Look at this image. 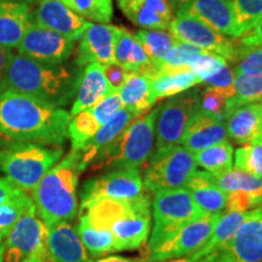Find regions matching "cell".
<instances>
[{"label":"cell","mask_w":262,"mask_h":262,"mask_svg":"<svg viewBox=\"0 0 262 262\" xmlns=\"http://www.w3.org/2000/svg\"><path fill=\"white\" fill-rule=\"evenodd\" d=\"M71 113L28 95L0 93V134L15 142L61 146L68 137Z\"/></svg>","instance_id":"6da1fadb"},{"label":"cell","mask_w":262,"mask_h":262,"mask_svg":"<svg viewBox=\"0 0 262 262\" xmlns=\"http://www.w3.org/2000/svg\"><path fill=\"white\" fill-rule=\"evenodd\" d=\"M81 72L75 63L50 64L15 54L0 93L12 90L62 108L74 101Z\"/></svg>","instance_id":"7a4b0ae2"},{"label":"cell","mask_w":262,"mask_h":262,"mask_svg":"<svg viewBox=\"0 0 262 262\" xmlns=\"http://www.w3.org/2000/svg\"><path fill=\"white\" fill-rule=\"evenodd\" d=\"M150 203L148 193L134 199L98 198L81 203L83 217L96 228L112 234L116 251L136 250L146 247L150 234Z\"/></svg>","instance_id":"3957f363"},{"label":"cell","mask_w":262,"mask_h":262,"mask_svg":"<svg viewBox=\"0 0 262 262\" xmlns=\"http://www.w3.org/2000/svg\"><path fill=\"white\" fill-rule=\"evenodd\" d=\"M80 163V153L72 149L32 191V201L48 227L58 222H70L77 215V188L83 171Z\"/></svg>","instance_id":"277c9868"},{"label":"cell","mask_w":262,"mask_h":262,"mask_svg":"<svg viewBox=\"0 0 262 262\" xmlns=\"http://www.w3.org/2000/svg\"><path fill=\"white\" fill-rule=\"evenodd\" d=\"M159 107L134 118L116 141L94 163V169H141L152 152Z\"/></svg>","instance_id":"5b68a950"},{"label":"cell","mask_w":262,"mask_h":262,"mask_svg":"<svg viewBox=\"0 0 262 262\" xmlns=\"http://www.w3.org/2000/svg\"><path fill=\"white\" fill-rule=\"evenodd\" d=\"M63 155L62 147L15 142L0 147V170L12 185L32 192Z\"/></svg>","instance_id":"8992f818"},{"label":"cell","mask_w":262,"mask_h":262,"mask_svg":"<svg viewBox=\"0 0 262 262\" xmlns=\"http://www.w3.org/2000/svg\"><path fill=\"white\" fill-rule=\"evenodd\" d=\"M152 215L153 228L148 244L146 245L148 253L162 247L186 224L203 216L194 204L191 192L186 187L155 192Z\"/></svg>","instance_id":"52a82bcc"},{"label":"cell","mask_w":262,"mask_h":262,"mask_svg":"<svg viewBox=\"0 0 262 262\" xmlns=\"http://www.w3.org/2000/svg\"><path fill=\"white\" fill-rule=\"evenodd\" d=\"M196 170L194 156L182 146L155 149L143 176L147 192L181 188Z\"/></svg>","instance_id":"ba28073f"},{"label":"cell","mask_w":262,"mask_h":262,"mask_svg":"<svg viewBox=\"0 0 262 262\" xmlns=\"http://www.w3.org/2000/svg\"><path fill=\"white\" fill-rule=\"evenodd\" d=\"M2 247V262H22L34 256L48 260V226L39 216L34 203L16 222Z\"/></svg>","instance_id":"9c48e42d"},{"label":"cell","mask_w":262,"mask_h":262,"mask_svg":"<svg viewBox=\"0 0 262 262\" xmlns=\"http://www.w3.org/2000/svg\"><path fill=\"white\" fill-rule=\"evenodd\" d=\"M201 88H192L185 93L169 97L159 106L156 119V149L178 146L189 120L201 106Z\"/></svg>","instance_id":"30bf717a"},{"label":"cell","mask_w":262,"mask_h":262,"mask_svg":"<svg viewBox=\"0 0 262 262\" xmlns=\"http://www.w3.org/2000/svg\"><path fill=\"white\" fill-rule=\"evenodd\" d=\"M168 29L178 41L217 55L228 62L237 60V42L192 16L183 12H175Z\"/></svg>","instance_id":"8fae6325"},{"label":"cell","mask_w":262,"mask_h":262,"mask_svg":"<svg viewBox=\"0 0 262 262\" xmlns=\"http://www.w3.org/2000/svg\"><path fill=\"white\" fill-rule=\"evenodd\" d=\"M221 215L202 216L186 224L171 239L165 242L157 250L148 253L146 260L165 262L187 257L204 247Z\"/></svg>","instance_id":"7c38bea8"},{"label":"cell","mask_w":262,"mask_h":262,"mask_svg":"<svg viewBox=\"0 0 262 262\" xmlns=\"http://www.w3.org/2000/svg\"><path fill=\"white\" fill-rule=\"evenodd\" d=\"M17 51L18 55L34 61L61 64L70 60L73 54L74 41L32 21L17 47Z\"/></svg>","instance_id":"4fadbf2b"},{"label":"cell","mask_w":262,"mask_h":262,"mask_svg":"<svg viewBox=\"0 0 262 262\" xmlns=\"http://www.w3.org/2000/svg\"><path fill=\"white\" fill-rule=\"evenodd\" d=\"M145 193L140 169H118L90 179L81 189V203L98 198L134 199Z\"/></svg>","instance_id":"5bb4252c"},{"label":"cell","mask_w":262,"mask_h":262,"mask_svg":"<svg viewBox=\"0 0 262 262\" xmlns=\"http://www.w3.org/2000/svg\"><path fill=\"white\" fill-rule=\"evenodd\" d=\"M220 254L222 262H262V205L247 212Z\"/></svg>","instance_id":"9a60e30c"},{"label":"cell","mask_w":262,"mask_h":262,"mask_svg":"<svg viewBox=\"0 0 262 262\" xmlns=\"http://www.w3.org/2000/svg\"><path fill=\"white\" fill-rule=\"evenodd\" d=\"M119 28L110 24H90L80 37L78 54L74 63L84 68L97 63L107 66L114 62V44Z\"/></svg>","instance_id":"2e32d148"},{"label":"cell","mask_w":262,"mask_h":262,"mask_svg":"<svg viewBox=\"0 0 262 262\" xmlns=\"http://www.w3.org/2000/svg\"><path fill=\"white\" fill-rule=\"evenodd\" d=\"M32 21L73 41L80 39L90 25V22L75 15L60 0H41L37 10L32 12Z\"/></svg>","instance_id":"e0dca14e"},{"label":"cell","mask_w":262,"mask_h":262,"mask_svg":"<svg viewBox=\"0 0 262 262\" xmlns=\"http://www.w3.org/2000/svg\"><path fill=\"white\" fill-rule=\"evenodd\" d=\"M194 17L229 38H239L231 0H189L175 10Z\"/></svg>","instance_id":"ac0fdd59"},{"label":"cell","mask_w":262,"mask_h":262,"mask_svg":"<svg viewBox=\"0 0 262 262\" xmlns=\"http://www.w3.org/2000/svg\"><path fill=\"white\" fill-rule=\"evenodd\" d=\"M227 139V130L220 118L199 108L186 127L181 145L192 155H195Z\"/></svg>","instance_id":"d6986e66"},{"label":"cell","mask_w":262,"mask_h":262,"mask_svg":"<svg viewBox=\"0 0 262 262\" xmlns=\"http://www.w3.org/2000/svg\"><path fill=\"white\" fill-rule=\"evenodd\" d=\"M48 262H94L77 229L68 222L48 227Z\"/></svg>","instance_id":"ffe728a7"},{"label":"cell","mask_w":262,"mask_h":262,"mask_svg":"<svg viewBox=\"0 0 262 262\" xmlns=\"http://www.w3.org/2000/svg\"><path fill=\"white\" fill-rule=\"evenodd\" d=\"M117 4L131 24L142 29H168L173 17L168 0H117Z\"/></svg>","instance_id":"44dd1931"},{"label":"cell","mask_w":262,"mask_h":262,"mask_svg":"<svg viewBox=\"0 0 262 262\" xmlns=\"http://www.w3.org/2000/svg\"><path fill=\"white\" fill-rule=\"evenodd\" d=\"M227 136L239 145H262V102L235 107L225 122Z\"/></svg>","instance_id":"7402d4cb"},{"label":"cell","mask_w":262,"mask_h":262,"mask_svg":"<svg viewBox=\"0 0 262 262\" xmlns=\"http://www.w3.org/2000/svg\"><path fill=\"white\" fill-rule=\"evenodd\" d=\"M186 188L203 216L222 215L227 206V194L216 185V179L204 170H195Z\"/></svg>","instance_id":"603a6c76"},{"label":"cell","mask_w":262,"mask_h":262,"mask_svg":"<svg viewBox=\"0 0 262 262\" xmlns=\"http://www.w3.org/2000/svg\"><path fill=\"white\" fill-rule=\"evenodd\" d=\"M111 93L112 91L104 77L102 66L97 63L85 66L78 83L77 94L70 112L71 116L73 117L83 111L90 110Z\"/></svg>","instance_id":"cb8c5ba5"},{"label":"cell","mask_w":262,"mask_h":262,"mask_svg":"<svg viewBox=\"0 0 262 262\" xmlns=\"http://www.w3.org/2000/svg\"><path fill=\"white\" fill-rule=\"evenodd\" d=\"M31 24L32 12L28 5L0 0V47L17 48Z\"/></svg>","instance_id":"d4e9b609"},{"label":"cell","mask_w":262,"mask_h":262,"mask_svg":"<svg viewBox=\"0 0 262 262\" xmlns=\"http://www.w3.org/2000/svg\"><path fill=\"white\" fill-rule=\"evenodd\" d=\"M133 114L125 108H122L119 112H117L112 118L107 120L100 130L97 131L96 135L91 139L89 142L85 145L83 148L78 152L80 153L81 157V170H84L90 166L94 163V160L97 158L104 149H107L123 130L129 125V123L134 119Z\"/></svg>","instance_id":"484cf974"},{"label":"cell","mask_w":262,"mask_h":262,"mask_svg":"<svg viewBox=\"0 0 262 262\" xmlns=\"http://www.w3.org/2000/svg\"><path fill=\"white\" fill-rule=\"evenodd\" d=\"M114 62L130 73H140L150 77L156 73L155 66L149 61L142 45L133 33L119 28L114 44Z\"/></svg>","instance_id":"4316f807"},{"label":"cell","mask_w":262,"mask_h":262,"mask_svg":"<svg viewBox=\"0 0 262 262\" xmlns=\"http://www.w3.org/2000/svg\"><path fill=\"white\" fill-rule=\"evenodd\" d=\"M118 94L123 108L129 111L135 118L148 113L158 101L150 79L140 73L127 74L125 83Z\"/></svg>","instance_id":"83f0119b"},{"label":"cell","mask_w":262,"mask_h":262,"mask_svg":"<svg viewBox=\"0 0 262 262\" xmlns=\"http://www.w3.org/2000/svg\"><path fill=\"white\" fill-rule=\"evenodd\" d=\"M149 79L157 100L176 96L202 84V80L189 70L159 71L150 75Z\"/></svg>","instance_id":"f1b7e54d"},{"label":"cell","mask_w":262,"mask_h":262,"mask_svg":"<svg viewBox=\"0 0 262 262\" xmlns=\"http://www.w3.org/2000/svg\"><path fill=\"white\" fill-rule=\"evenodd\" d=\"M134 35L142 45L149 61L155 66L156 72L168 58L178 42L171 33L166 29H140L134 33Z\"/></svg>","instance_id":"f546056e"},{"label":"cell","mask_w":262,"mask_h":262,"mask_svg":"<svg viewBox=\"0 0 262 262\" xmlns=\"http://www.w3.org/2000/svg\"><path fill=\"white\" fill-rule=\"evenodd\" d=\"M193 156L196 165L204 169V171L211 173L214 178H219L222 173L233 169L234 149L228 140L203 149Z\"/></svg>","instance_id":"4dcf8cb0"},{"label":"cell","mask_w":262,"mask_h":262,"mask_svg":"<svg viewBox=\"0 0 262 262\" xmlns=\"http://www.w3.org/2000/svg\"><path fill=\"white\" fill-rule=\"evenodd\" d=\"M77 233L83 242L85 249L93 258L104 256V255L114 253L116 245L112 234L107 229L96 228L91 226L83 216L79 217V225L77 226Z\"/></svg>","instance_id":"1f68e13d"},{"label":"cell","mask_w":262,"mask_h":262,"mask_svg":"<svg viewBox=\"0 0 262 262\" xmlns=\"http://www.w3.org/2000/svg\"><path fill=\"white\" fill-rule=\"evenodd\" d=\"M71 11L90 24L107 25L113 17L112 0H60Z\"/></svg>","instance_id":"d6a6232c"},{"label":"cell","mask_w":262,"mask_h":262,"mask_svg":"<svg viewBox=\"0 0 262 262\" xmlns=\"http://www.w3.org/2000/svg\"><path fill=\"white\" fill-rule=\"evenodd\" d=\"M233 86L234 97L228 101V113L243 104L262 102V74H234Z\"/></svg>","instance_id":"836d02e7"},{"label":"cell","mask_w":262,"mask_h":262,"mask_svg":"<svg viewBox=\"0 0 262 262\" xmlns=\"http://www.w3.org/2000/svg\"><path fill=\"white\" fill-rule=\"evenodd\" d=\"M102 126L90 110L75 114L68 124V137L71 140L72 149L80 150L86 145Z\"/></svg>","instance_id":"e575fe53"},{"label":"cell","mask_w":262,"mask_h":262,"mask_svg":"<svg viewBox=\"0 0 262 262\" xmlns=\"http://www.w3.org/2000/svg\"><path fill=\"white\" fill-rule=\"evenodd\" d=\"M32 204V198L24 191L0 204V232L9 234Z\"/></svg>","instance_id":"d590c367"},{"label":"cell","mask_w":262,"mask_h":262,"mask_svg":"<svg viewBox=\"0 0 262 262\" xmlns=\"http://www.w3.org/2000/svg\"><path fill=\"white\" fill-rule=\"evenodd\" d=\"M216 179L217 187L226 194L233 192L253 193L260 188L262 180L239 169H231Z\"/></svg>","instance_id":"8d00e7d4"},{"label":"cell","mask_w":262,"mask_h":262,"mask_svg":"<svg viewBox=\"0 0 262 262\" xmlns=\"http://www.w3.org/2000/svg\"><path fill=\"white\" fill-rule=\"evenodd\" d=\"M239 37L262 19V0H231Z\"/></svg>","instance_id":"74e56055"},{"label":"cell","mask_w":262,"mask_h":262,"mask_svg":"<svg viewBox=\"0 0 262 262\" xmlns=\"http://www.w3.org/2000/svg\"><path fill=\"white\" fill-rule=\"evenodd\" d=\"M233 157L235 169L262 180V145H242Z\"/></svg>","instance_id":"f35d334b"},{"label":"cell","mask_w":262,"mask_h":262,"mask_svg":"<svg viewBox=\"0 0 262 262\" xmlns=\"http://www.w3.org/2000/svg\"><path fill=\"white\" fill-rule=\"evenodd\" d=\"M225 66H227V61L225 58L204 51L189 58L187 68L193 74H195L203 83Z\"/></svg>","instance_id":"ab89813d"},{"label":"cell","mask_w":262,"mask_h":262,"mask_svg":"<svg viewBox=\"0 0 262 262\" xmlns=\"http://www.w3.org/2000/svg\"><path fill=\"white\" fill-rule=\"evenodd\" d=\"M199 108L205 112L214 114L225 123L228 113V98L220 90L205 88L204 90L202 89Z\"/></svg>","instance_id":"60d3db41"},{"label":"cell","mask_w":262,"mask_h":262,"mask_svg":"<svg viewBox=\"0 0 262 262\" xmlns=\"http://www.w3.org/2000/svg\"><path fill=\"white\" fill-rule=\"evenodd\" d=\"M233 74H262V47L238 50Z\"/></svg>","instance_id":"b9f144b4"},{"label":"cell","mask_w":262,"mask_h":262,"mask_svg":"<svg viewBox=\"0 0 262 262\" xmlns=\"http://www.w3.org/2000/svg\"><path fill=\"white\" fill-rule=\"evenodd\" d=\"M233 81V70H231L228 66H225L220 71L216 72L214 75H211L210 78L203 81L202 84H204L205 88H211V89L222 91L226 95V97L228 98V101H231L234 97Z\"/></svg>","instance_id":"7bdbcfd3"},{"label":"cell","mask_w":262,"mask_h":262,"mask_svg":"<svg viewBox=\"0 0 262 262\" xmlns=\"http://www.w3.org/2000/svg\"><path fill=\"white\" fill-rule=\"evenodd\" d=\"M123 108L122 101H120L119 94L111 93L108 94L103 100H101L96 106L90 108V111L96 117L98 123L103 125L110 118H112L117 112Z\"/></svg>","instance_id":"ee69618b"},{"label":"cell","mask_w":262,"mask_h":262,"mask_svg":"<svg viewBox=\"0 0 262 262\" xmlns=\"http://www.w3.org/2000/svg\"><path fill=\"white\" fill-rule=\"evenodd\" d=\"M102 67L104 77H106L107 83L110 85L111 91L112 93H118V91L122 89V86L127 78V74L130 72L124 70L122 66H119L118 63H111L107 66H102Z\"/></svg>","instance_id":"f6af8a7d"},{"label":"cell","mask_w":262,"mask_h":262,"mask_svg":"<svg viewBox=\"0 0 262 262\" xmlns=\"http://www.w3.org/2000/svg\"><path fill=\"white\" fill-rule=\"evenodd\" d=\"M254 208L251 202V193L233 192L227 194V206L226 210L229 212H247Z\"/></svg>","instance_id":"bcb514c9"},{"label":"cell","mask_w":262,"mask_h":262,"mask_svg":"<svg viewBox=\"0 0 262 262\" xmlns=\"http://www.w3.org/2000/svg\"><path fill=\"white\" fill-rule=\"evenodd\" d=\"M262 47V19L254 26L250 31L239 37L237 42L238 50H248V49Z\"/></svg>","instance_id":"7dc6e473"},{"label":"cell","mask_w":262,"mask_h":262,"mask_svg":"<svg viewBox=\"0 0 262 262\" xmlns=\"http://www.w3.org/2000/svg\"><path fill=\"white\" fill-rule=\"evenodd\" d=\"M21 192V189L12 185L6 178H0V204H3L9 198Z\"/></svg>","instance_id":"c3c4849f"},{"label":"cell","mask_w":262,"mask_h":262,"mask_svg":"<svg viewBox=\"0 0 262 262\" xmlns=\"http://www.w3.org/2000/svg\"><path fill=\"white\" fill-rule=\"evenodd\" d=\"M14 56H15V52L12 49L0 47V83H2L3 79H4L6 72H8L9 66L11 63Z\"/></svg>","instance_id":"681fc988"},{"label":"cell","mask_w":262,"mask_h":262,"mask_svg":"<svg viewBox=\"0 0 262 262\" xmlns=\"http://www.w3.org/2000/svg\"><path fill=\"white\" fill-rule=\"evenodd\" d=\"M140 260L137 258H131V257H124V256H107L100 260H96L94 262H139Z\"/></svg>","instance_id":"f907efd6"},{"label":"cell","mask_w":262,"mask_h":262,"mask_svg":"<svg viewBox=\"0 0 262 262\" xmlns=\"http://www.w3.org/2000/svg\"><path fill=\"white\" fill-rule=\"evenodd\" d=\"M251 202H253L254 208H257V206L262 205V182L260 188L257 191L251 193Z\"/></svg>","instance_id":"816d5d0a"},{"label":"cell","mask_w":262,"mask_h":262,"mask_svg":"<svg viewBox=\"0 0 262 262\" xmlns=\"http://www.w3.org/2000/svg\"><path fill=\"white\" fill-rule=\"evenodd\" d=\"M194 262H222V258H221L220 251H219V253H212V254L206 255V256L199 258V260H196Z\"/></svg>","instance_id":"f5cc1de1"},{"label":"cell","mask_w":262,"mask_h":262,"mask_svg":"<svg viewBox=\"0 0 262 262\" xmlns=\"http://www.w3.org/2000/svg\"><path fill=\"white\" fill-rule=\"evenodd\" d=\"M168 2L170 3V5L172 6V10L175 11L176 9L180 8V6L186 4V3L189 2V0H168Z\"/></svg>","instance_id":"db71d44e"},{"label":"cell","mask_w":262,"mask_h":262,"mask_svg":"<svg viewBox=\"0 0 262 262\" xmlns=\"http://www.w3.org/2000/svg\"><path fill=\"white\" fill-rule=\"evenodd\" d=\"M9 2H15V3H21V4H26L28 6L34 5V4H39L41 0H9Z\"/></svg>","instance_id":"11a10c76"},{"label":"cell","mask_w":262,"mask_h":262,"mask_svg":"<svg viewBox=\"0 0 262 262\" xmlns=\"http://www.w3.org/2000/svg\"><path fill=\"white\" fill-rule=\"evenodd\" d=\"M22 262H48V260H47V258L34 256V257H28V258H26V260H24Z\"/></svg>","instance_id":"9f6ffc18"},{"label":"cell","mask_w":262,"mask_h":262,"mask_svg":"<svg viewBox=\"0 0 262 262\" xmlns=\"http://www.w3.org/2000/svg\"><path fill=\"white\" fill-rule=\"evenodd\" d=\"M6 233H4V232H0V245L3 244V241H4V238H6Z\"/></svg>","instance_id":"6f0895ef"},{"label":"cell","mask_w":262,"mask_h":262,"mask_svg":"<svg viewBox=\"0 0 262 262\" xmlns=\"http://www.w3.org/2000/svg\"><path fill=\"white\" fill-rule=\"evenodd\" d=\"M2 245H0V262H2V260H3V247Z\"/></svg>","instance_id":"680465c9"},{"label":"cell","mask_w":262,"mask_h":262,"mask_svg":"<svg viewBox=\"0 0 262 262\" xmlns=\"http://www.w3.org/2000/svg\"><path fill=\"white\" fill-rule=\"evenodd\" d=\"M139 262H152V261H148V260H140Z\"/></svg>","instance_id":"91938a15"}]
</instances>
